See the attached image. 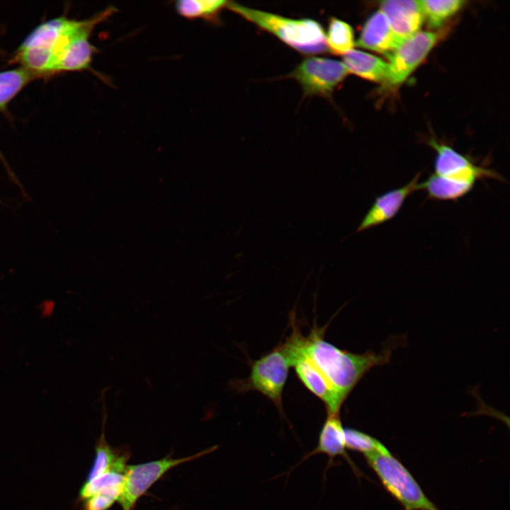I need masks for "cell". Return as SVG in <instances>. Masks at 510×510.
<instances>
[{
    "instance_id": "1",
    "label": "cell",
    "mask_w": 510,
    "mask_h": 510,
    "mask_svg": "<svg viewBox=\"0 0 510 510\" xmlns=\"http://www.w3.org/2000/svg\"><path fill=\"white\" fill-rule=\"evenodd\" d=\"M323 328H313L304 336L298 326L292 327L288 340L310 359L344 400L371 368L387 363L392 348L380 353H353L344 351L324 339Z\"/></svg>"
},
{
    "instance_id": "2",
    "label": "cell",
    "mask_w": 510,
    "mask_h": 510,
    "mask_svg": "<svg viewBox=\"0 0 510 510\" xmlns=\"http://www.w3.org/2000/svg\"><path fill=\"white\" fill-rule=\"evenodd\" d=\"M227 8L302 54L316 55L328 50L325 32L321 24L312 19L286 18L232 1Z\"/></svg>"
},
{
    "instance_id": "3",
    "label": "cell",
    "mask_w": 510,
    "mask_h": 510,
    "mask_svg": "<svg viewBox=\"0 0 510 510\" xmlns=\"http://www.w3.org/2000/svg\"><path fill=\"white\" fill-rule=\"evenodd\" d=\"M364 456L385 490L404 510H440L426 497L410 472L387 448Z\"/></svg>"
},
{
    "instance_id": "4",
    "label": "cell",
    "mask_w": 510,
    "mask_h": 510,
    "mask_svg": "<svg viewBox=\"0 0 510 510\" xmlns=\"http://www.w3.org/2000/svg\"><path fill=\"white\" fill-rule=\"evenodd\" d=\"M290 366L280 344L251 363L249 376L232 382L238 392L256 391L268 398L283 414L282 396Z\"/></svg>"
},
{
    "instance_id": "5",
    "label": "cell",
    "mask_w": 510,
    "mask_h": 510,
    "mask_svg": "<svg viewBox=\"0 0 510 510\" xmlns=\"http://www.w3.org/2000/svg\"><path fill=\"white\" fill-rule=\"evenodd\" d=\"M115 11L110 6L89 19L74 20L55 49L53 72L80 71L89 67L96 51L89 41L91 32Z\"/></svg>"
},
{
    "instance_id": "6",
    "label": "cell",
    "mask_w": 510,
    "mask_h": 510,
    "mask_svg": "<svg viewBox=\"0 0 510 510\" xmlns=\"http://www.w3.org/2000/svg\"><path fill=\"white\" fill-rule=\"evenodd\" d=\"M217 448V446H214L181 458L168 456L160 460L127 465L124 474L123 491L118 502L123 510H133L138 499L171 469L210 453Z\"/></svg>"
},
{
    "instance_id": "7",
    "label": "cell",
    "mask_w": 510,
    "mask_h": 510,
    "mask_svg": "<svg viewBox=\"0 0 510 510\" xmlns=\"http://www.w3.org/2000/svg\"><path fill=\"white\" fill-rule=\"evenodd\" d=\"M348 74L341 62L327 57H310L302 60L287 77L293 78L300 84L305 96L329 98Z\"/></svg>"
},
{
    "instance_id": "8",
    "label": "cell",
    "mask_w": 510,
    "mask_h": 510,
    "mask_svg": "<svg viewBox=\"0 0 510 510\" xmlns=\"http://www.w3.org/2000/svg\"><path fill=\"white\" fill-rule=\"evenodd\" d=\"M437 40L436 33L427 31L418 32L404 40L388 57L385 87L402 84L423 62Z\"/></svg>"
},
{
    "instance_id": "9",
    "label": "cell",
    "mask_w": 510,
    "mask_h": 510,
    "mask_svg": "<svg viewBox=\"0 0 510 510\" xmlns=\"http://www.w3.org/2000/svg\"><path fill=\"white\" fill-rule=\"evenodd\" d=\"M436 151L434 174L447 180L474 187L477 181L490 178L504 181L497 172L477 165L453 147L434 139L429 141Z\"/></svg>"
},
{
    "instance_id": "10",
    "label": "cell",
    "mask_w": 510,
    "mask_h": 510,
    "mask_svg": "<svg viewBox=\"0 0 510 510\" xmlns=\"http://www.w3.org/2000/svg\"><path fill=\"white\" fill-rule=\"evenodd\" d=\"M281 348L302 383L324 402L327 414H339L345 400L322 373L306 355L291 344L283 342Z\"/></svg>"
},
{
    "instance_id": "11",
    "label": "cell",
    "mask_w": 510,
    "mask_h": 510,
    "mask_svg": "<svg viewBox=\"0 0 510 510\" xmlns=\"http://www.w3.org/2000/svg\"><path fill=\"white\" fill-rule=\"evenodd\" d=\"M421 173H418L407 184L387 191L375 198L357 228L356 232L380 225L395 217L406 199L418 190Z\"/></svg>"
},
{
    "instance_id": "12",
    "label": "cell",
    "mask_w": 510,
    "mask_h": 510,
    "mask_svg": "<svg viewBox=\"0 0 510 510\" xmlns=\"http://www.w3.org/2000/svg\"><path fill=\"white\" fill-rule=\"evenodd\" d=\"M380 8L394 33L403 41L418 33L422 25L424 15L419 1H384Z\"/></svg>"
},
{
    "instance_id": "13",
    "label": "cell",
    "mask_w": 510,
    "mask_h": 510,
    "mask_svg": "<svg viewBox=\"0 0 510 510\" xmlns=\"http://www.w3.org/2000/svg\"><path fill=\"white\" fill-rule=\"evenodd\" d=\"M402 42L392 30L385 15L378 11L365 22L357 45L389 56Z\"/></svg>"
},
{
    "instance_id": "14",
    "label": "cell",
    "mask_w": 510,
    "mask_h": 510,
    "mask_svg": "<svg viewBox=\"0 0 510 510\" xmlns=\"http://www.w3.org/2000/svg\"><path fill=\"white\" fill-rule=\"evenodd\" d=\"M344 429L339 414H327L319 432L317 446L313 450L305 455L302 461L314 455L325 454L329 457V465H332L334 458L341 456L358 475L359 470L346 451Z\"/></svg>"
},
{
    "instance_id": "15",
    "label": "cell",
    "mask_w": 510,
    "mask_h": 510,
    "mask_svg": "<svg viewBox=\"0 0 510 510\" xmlns=\"http://www.w3.org/2000/svg\"><path fill=\"white\" fill-rule=\"evenodd\" d=\"M103 402V419L102 432L96 445L95 458L87 475L86 481L91 480L109 472L125 474L127 462L130 456L129 452L111 447L106 440L104 426L107 417L106 407Z\"/></svg>"
},
{
    "instance_id": "16",
    "label": "cell",
    "mask_w": 510,
    "mask_h": 510,
    "mask_svg": "<svg viewBox=\"0 0 510 510\" xmlns=\"http://www.w3.org/2000/svg\"><path fill=\"white\" fill-rule=\"evenodd\" d=\"M343 63L348 73L364 79L382 83L385 79L387 63L371 54L353 49L343 55Z\"/></svg>"
},
{
    "instance_id": "17",
    "label": "cell",
    "mask_w": 510,
    "mask_h": 510,
    "mask_svg": "<svg viewBox=\"0 0 510 510\" xmlns=\"http://www.w3.org/2000/svg\"><path fill=\"white\" fill-rule=\"evenodd\" d=\"M74 20L59 17L46 21L35 28L23 40L18 50L35 47L55 48Z\"/></svg>"
},
{
    "instance_id": "18",
    "label": "cell",
    "mask_w": 510,
    "mask_h": 510,
    "mask_svg": "<svg viewBox=\"0 0 510 510\" xmlns=\"http://www.w3.org/2000/svg\"><path fill=\"white\" fill-rule=\"evenodd\" d=\"M473 187L458 183L432 174L419 183L418 190H424L429 199L455 200L470 193Z\"/></svg>"
},
{
    "instance_id": "19",
    "label": "cell",
    "mask_w": 510,
    "mask_h": 510,
    "mask_svg": "<svg viewBox=\"0 0 510 510\" xmlns=\"http://www.w3.org/2000/svg\"><path fill=\"white\" fill-rule=\"evenodd\" d=\"M228 2L223 0H180L176 3L175 7L184 18L215 21L220 11L227 8Z\"/></svg>"
},
{
    "instance_id": "20",
    "label": "cell",
    "mask_w": 510,
    "mask_h": 510,
    "mask_svg": "<svg viewBox=\"0 0 510 510\" xmlns=\"http://www.w3.org/2000/svg\"><path fill=\"white\" fill-rule=\"evenodd\" d=\"M325 36L327 49L335 55L343 56L352 50L355 45L351 26L334 17L329 19Z\"/></svg>"
},
{
    "instance_id": "21",
    "label": "cell",
    "mask_w": 510,
    "mask_h": 510,
    "mask_svg": "<svg viewBox=\"0 0 510 510\" xmlns=\"http://www.w3.org/2000/svg\"><path fill=\"white\" fill-rule=\"evenodd\" d=\"M38 74L23 68L0 72V110Z\"/></svg>"
},
{
    "instance_id": "22",
    "label": "cell",
    "mask_w": 510,
    "mask_h": 510,
    "mask_svg": "<svg viewBox=\"0 0 510 510\" xmlns=\"http://www.w3.org/2000/svg\"><path fill=\"white\" fill-rule=\"evenodd\" d=\"M424 17L431 27L442 26L455 15L465 4L462 0H424L419 1Z\"/></svg>"
},
{
    "instance_id": "23",
    "label": "cell",
    "mask_w": 510,
    "mask_h": 510,
    "mask_svg": "<svg viewBox=\"0 0 510 510\" xmlns=\"http://www.w3.org/2000/svg\"><path fill=\"white\" fill-rule=\"evenodd\" d=\"M344 433L346 447L348 449L366 455L387 448L375 438L358 430L345 428Z\"/></svg>"
},
{
    "instance_id": "24",
    "label": "cell",
    "mask_w": 510,
    "mask_h": 510,
    "mask_svg": "<svg viewBox=\"0 0 510 510\" xmlns=\"http://www.w3.org/2000/svg\"><path fill=\"white\" fill-rule=\"evenodd\" d=\"M123 487V483H120L103 489L85 500L84 510H108L115 502H118Z\"/></svg>"
},
{
    "instance_id": "25",
    "label": "cell",
    "mask_w": 510,
    "mask_h": 510,
    "mask_svg": "<svg viewBox=\"0 0 510 510\" xmlns=\"http://www.w3.org/2000/svg\"><path fill=\"white\" fill-rule=\"evenodd\" d=\"M124 474L109 472L91 480L86 481L79 491L80 500H86L110 485L123 483Z\"/></svg>"
},
{
    "instance_id": "26",
    "label": "cell",
    "mask_w": 510,
    "mask_h": 510,
    "mask_svg": "<svg viewBox=\"0 0 510 510\" xmlns=\"http://www.w3.org/2000/svg\"><path fill=\"white\" fill-rule=\"evenodd\" d=\"M0 159H1L3 164H4L6 169L7 173H8V176L11 178V179L13 181V182H14L16 185L19 186L20 188H22L21 186V184H20L19 181L18 180V178H17V177H16V176L13 174V171L10 169V167H9V166L8 165V164L6 163V162L5 159L3 158L2 154H1V152H0Z\"/></svg>"
}]
</instances>
